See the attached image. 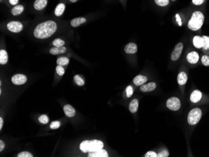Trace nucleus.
<instances>
[{
	"instance_id": "f257e3e1",
	"label": "nucleus",
	"mask_w": 209,
	"mask_h": 157,
	"mask_svg": "<svg viewBox=\"0 0 209 157\" xmlns=\"http://www.w3.org/2000/svg\"><path fill=\"white\" fill-rule=\"evenodd\" d=\"M57 29V23L53 20H48L38 24L33 31V35L35 38L43 40L51 37Z\"/></svg>"
},
{
	"instance_id": "f03ea898",
	"label": "nucleus",
	"mask_w": 209,
	"mask_h": 157,
	"mask_svg": "<svg viewBox=\"0 0 209 157\" xmlns=\"http://www.w3.org/2000/svg\"><path fill=\"white\" fill-rule=\"evenodd\" d=\"M103 145V142L100 140H85L81 143L80 148L83 153H89L102 149Z\"/></svg>"
},
{
	"instance_id": "7ed1b4c3",
	"label": "nucleus",
	"mask_w": 209,
	"mask_h": 157,
	"mask_svg": "<svg viewBox=\"0 0 209 157\" xmlns=\"http://www.w3.org/2000/svg\"><path fill=\"white\" fill-rule=\"evenodd\" d=\"M204 16L202 12L195 11L192 14V18L189 21L188 27L192 31H197L202 26L204 22Z\"/></svg>"
},
{
	"instance_id": "20e7f679",
	"label": "nucleus",
	"mask_w": 209,
	"mask_h": 157,
	"mask_svg": "<svg viewBox=\"0 0 209 157\" xmlns=\"http://www.w3.org/2000/svg\"><path fill=\"white\" fill-rule=\"evenodd\" d=\"M202 117V111L198 108L192 109L188 115V123L190 125L197 124Z\"/></svg>"
},
{
	"instance_id": "39448f33",
	"label": "nucleus",
	"mask_w": 209,
	"mask_h": 157,
	"mask_svg": "<svg viewBox=\"0 0 209 157\" xmlns=\"http://www.w3.org/2000/svg\"><path fill=\"white\" fill-rule=\"evenodd\" d=\"M167 106L172 111L179 110L181 106L180 101L177 97L170 98L167 101Z\"/></svg>"
},
{
	"instance_id": "423d86ee",
	"label": "nucleus",
	"mask_w": 209,
	"mask_h": 157,
	"mask_svg": "<svg viewBox=\"0 0 209 157\" xmlns=\"http://www.w3.org/2000/svg\"><path fill=\"white\" fill-rule=\"evenodd\" d=\"M23 28V25L20 21H12L9 22L7 25V29L12 33H20Z\"/></svg>"
},
{
	"instance_id": "0eeeda50",
	"label": "nucleus",
	"mask_w": 209,
	"mask_h": 157,
	"mask_svg": "<svg viewBox=\"0 0 209 157\" xmlns=\"http://www.w3.org/2000/svg\"><path fill=\"white\" fill-rule=\"evenodd\" d=\"M183 45L181 43H178L175 46V48L171 54V60L172 61H177L180 58L183 50Z\"/></svg>"
},
{
	"instance_id": "6e6552de",
	"label": "nucleus",
	"mask_w": 209,
	"mask_h": 157,
	"mask_svg": "<svg viewBox=\"0 0 209 157\" xmlns=\"http://www.w3.org/2000/svg\"><path fill=\"white\" fill-rule=\"evenodd\" d=\"M27 81V78L25 75L22 74H17L14 75L12 78L11 82L14 85H21L25 84Z\"/></svg>"
},
{
	"instance_id": "1a4fd4ad",
	"label": "nucleus",
	"mask_w": 209,
	"mask_h": 157,
	"mask_svg": "<svg viewBox=\"0 0 209 157\" xmlns=\"http://www.w3.org/2000/svg\"><path fill=\"white\" fill-rule=\"evenodd\" d=\"M48 4V0H35L33 3L34 8L37 11H41L45 9Z\"/></svg>"
},
{
	"instance_id": "9d476101",
	"label": "nucleus",
	"mask_w": 209,
	"mask_h": 157,
	"mask_svg": "<svg viewBox=\"0 0 209 157\" xmlns=\"http://www.w3.org/2000/svg\"><path fill=\"white\" fill-rule=\"evenodd\" d=\"M187 60L190 63L195 64L199 60L198 54L195 51H192L187 54Z\"/></svg>"
},
{
	"instance_id": "9b49d317",
	"label": "nucleus",
	"mask_w": 209,
	"mask_h": 157,
	"mask_svg": "<svg viewBox=\"0 0 209 157\" xmlns=\"http://www.w3.org/2000/svg\"><path fill=\"white\" fill-rule=\"evenodd\" d=\"M89 157H108V154L107 152L103 149H100L94 152H89Z\"/></svg>"
},
{
	"instance_id": "f8f14e48",
	"label": "nucleus",
	"mask_w": 209,
	"mask_h": 157,
	"mask_svg": "<svg viewBox=\"0 0 209 157\" xmlns=\"http://www.w3.org/2000/svg\"><path fill=\"white\" fill-rule=\"evenodd\" d=\"M202 94L199 90L193 91L190 95V101L192 103H197L202 98Z\"/></svg>"
},
{
	"instance_id": "ddd939ff",
	"label": "nucleus",
	"mask_w": 209,
	"mask_h": 157,
	"mask_svg": "<svg viewBox=\"0 0 209 157\" xmlns=\"http://www.w3.org/2000/svg\"><path fill=\"white\" fill-rule=\"evenodd\" d=\"M156 84L153 83V82H151L149 83L148 84H145V85H142L140 87V90L143 92H149V91H153L156 88Z\"/></svg>"
},
{
	"instance_id": "4468645a",
	"label": "nucleus",
	"mask_w": 209,
	"mask_h": 157,
	"mask_svg": "<svg viewBox=\"0 0 209 157\" xmlns=\"http://www.w3.org/2000/svg\"><path fill=\"white\" fill-rule=\"evenodd\" d=\"M125 51L127 54H135L137 51V46L135 43H129L125 47Z\"/></svg>"
},
{
	"instance_id": "2eb2a0df",
	"label": "nucleus",
	"mask_w": 209,
	"mask_h": 157,
	"mask_svg": "<svg viewBox=\"0 0 209 157\" xmlns=\"http://www.w3.org/2000/svg\"><path fill=\"white\" fill-rule=\"evenodd\" d=\"M66 51V49L64 46H60V47L54 46L50 50V54H53V55H57V54H63L65 53Z\"/></svg>"
},
{
	"instance_id": "dca6fc26",
	"label": "nucleus",
	"mask_w": 209,
	"mask_h": 157,
	"mask_svg": "<svg viewBox=\"0 0 209 157\" xmlns=\"http://www.w3.org/2000/svg\"><path fill=\"white\" fill-rule=\"evenodd\" d=\"M86 21H87V20L85 18L78 17V18H75L73 19L71 21L70 24H71L72 26L76 28V27H78V26H80L81 25L83 24V23H86Z\"/></svg>"
},
{
	"instance_id": "f3484780",
	"label": "nucleus",
	"mask_w": 209,
	"mask_h": 157,
	"mask_svg": "<svg viewBox=\"0 0 209 157\" xmlns=\"http://www.w3.org/2000/svg\"><path fill=\"white\" fill-rule=\"evenodd\" d=\"M65 8H66L65 4H64L63 3H59L57 6V7L55 8V12H54L56 17H60V16L62 15L64 13V11L65 10Z\"/></svg>"
},
{
	"instance_id": "a211bd4d",
	"label": "nucleus",
	"mask_w": 209,
	"mask_h": 157,
	"mask_svg": "<svg viewBox=\"0 0 209 157\" xmlns=\"http://www.w3.org/2000/svg\"><path fill=\"white\" fill-rule=\"evenodd\" d=\"M63 110L68 117H73L75 115V109L70 105H66L63 107Z\"/></svg>"
},
{
	"instance_id": "6ab92c4d",
	"label": "nucleus",
	"mask_w": 209,
	"mask_h": 157,
	"mask_svg": "<svg viewBox=\"0 0 209 157\" xmlns=\"http://www.w3.org/2000/svg\"><path fill=\"white\" fill-rule=\"evenodd\" d=\"M193 44L197 48H201L204 46V39L202 37L195 36L193 39Z\"/></svg>"
},
{
	"instance_id": "aec40b11",
	"label": "nucleus",
	"mask_w": 209,
	"mask_h": 157,
	"mask_svg": "<svg viewBox=\"0 0 209 157\" xmlns=\"http://www.w3.org/2000/svg\"><path fill=\"white\" fill-rule=\"evenodd\" d=\"M133 81L136 86H142L147 81V78L143 75H137L134 78Z\"/></svg>"
},
{
	"instance_id": "412c9836",
	"label": "nucleus",
	"mask_w": 209,
	"mask_h": 157,
	"mask_svg": "<svg viewBox=\"0 0 209 157\" xmlns=\"http://www.w3.org/2000/svg\"><path fill=\"white\" fill-rule=\"evenodd\" d=\"M187 79H188V76L186 73L182 72L177 76V82L180 85H184L187 83Z\"/></svg>"
},
{
	"instance_id": "4be33fe9",
	"label": "nucleus",
	"mask_w": 209,
	"mask_h": 157,
	"mask_svg": "<svg viewBox=\"0 0 209 157\" xmlns=\"http://www.w3.org/2000/svg\"><path fill=\"white\" fill-rule=\"evenodd\" d=\"M24 10H25V8L23 5H17L13 8L11 12L13 16H18L24 11Z\"/></svg>"
},
{
	"instance_id": "5701e85b",
	"label": "nucleus",
	"mask_w": 209,
	"mask_h": 157,
	"mask_svg": "<svg viewBox=\"0 0 209 157\" xmlns=\"http://www.w3.org/2000/svg\"><path fill=\"white\" fill-rule=\"evenodd\" d=\"M8 61V56L6 50H1L0 51V64L5 65Z\"/></svg>"
},
{
	"instance_id": "b1692460",
	"label": "nucleus",
	"mask_w": 209,
	"mask_h": 157,
	"mask_svg": "<svg viewBox=\"0 0 209 157\" xmlns=\"http://www.w3.org/2000/svg\"><path fill=\"white\" fill-rule=\"evenodd\" d=\"M138 108V101L137 99H134L130 102L129 105V109L131 113H134L137 112Z\"/></svg>"
},
{
	"instance_id": "393cba45",
	"label": "nucleus",
	"mask_w": 209,
	"mask_h": 157,
	"mask_svg": "<svg viewBox=\"0 0 209 157\" xmlns=\"http://www.w3.org/2000/svg\"><path fill=\"white\" fill-rule=\"evenodd\" d=\"M202 38L204 39V46L202 48L204 52L208 53L209 51V36H203Z\"/></svg>"
},
{
	"instance_id": "a878e982",
	"label": "nucleus",
	"mask_w": 209,
	"mask_h": 157,
	"mask_svg": "<svg viewBox=\"0 0 209 157\" xmlns=\"http://www.w3.org/2000/svg\"><path fill=\"white\" fill-rule=\"evenodd\" d=\"M69 60L67 57H60L58 58L57 61V65L61 66H66L69 63Z\"/></svg>"
},
{
	"instance_id": "bb28decb",
	"label": "nucleus",
	"mask_w": 209,
	"mask_h": 157,
	"mask_svg": "<svg viewBox=\"0 0 209 157\" xmlns=\"http://www.w3.org/2000/svg\"><path fill=\"white\" fill-rule=\"evenodd\" d=\"M52 44L54 46L60 47V46H64V45L65 44V42L63 40H61V39L57 38V39H55V40H53Z\"/></svg>"
},
{
	"instance_id": "cd10ccee",
	"label": "nucleus",
	"mask_w": 209,
	"mask_h": 157,
	"mask_svg": "<svg viewBox=\"0 0 209 157\" xmlns=\"http://www.w3.org/2000/svg\"><path fill=\"white\" fill-rule=\"evenodd\" d=\"M74 81L77 85L79 86H83L85 84L84 80L78 75H76L74 76Z\"/></svg>"
},
{
	"instance_id": "c85d7f7f",
	"label": "nucleus",
	"mask_w": 209,
	"mask_h": 157,
	"mask_svg": "<svg viewBox=\"0 0 209 157\" xmlns=\"http://www.w3.org/2000/svg\"><path fill=\"white\" fill-rule=\"evenodd\" d=\"M38 120H39V122L41 123L47 124L48 123V122H49V119H48V117L46 115H41L39 118H38Z\"/></svg>"
},
{
	"instance_id": "c756f323",
	"label": "nucleus",
	"mask_w": 209,
	"mask_h": 157,
	"mask_svg": "<svg viewBox=\"0 0 209 157\" xmlns=\"http://www.w3.org/2000/svg\"><path fill=\"white\" fill-rule=\"evenodd\" d=\"M155 2L160 6H165L169 4V0H155Z\"/></svg>"
},
{
	"instance_id": "7c9ffc66",
	"label": "nucleus",
	"mask_w": 209,
	"mask_h": 157,
	"mask_svg": "<svg viewBox=\"0 0 209 157\" xmlns=\"http://www.w3.org/2000/svg\"><path fill=\"white\" fill-rule=\"evenodd\" d=\"M56 71L58 75H59L60 76H63L65 74V69L63 67V66L61 65H58L56 68Z\"/></svg>"
},
{
	"instance_id": "2f4dec72",
	"label": "nucleus",
	"mask_w": 209,
	"mask_h": 157,
	"mask_svg": "<svg viewBox=\"0 0 209 157\" xmlns=\"http://www.w3.org/2000/svg\"><path fill=\"white\" fill-rule=\"evenodd\" d=\"M126 93H127V97L130 98L132 95V94L134 93V89L131 86H128L126 88Z\"/></svg>"
},
{
	"instance_id": "473e14b6",
	"label": "nucleus",
	"mask_w": 209,
	"mask_h": 157,
	"mask_svg": "<svg viewBox=\"0 0 209 157\" xmlns=\"http://www.w3.org/2000/svg\"><path fill=\"white\" fill-rule=\"evenodd\" d=\"M60 127V122L58 121H55V122H53L51 124H50V128L53 130H55V129H58L59 127Z\"/></svg>"
},
{
	"instance_id": "72a5a7b5",
	"label": "nucleus",
	"mask_w": 209,
	"mask_h": 157,
	"mask_svg": "<svg viewBox=\"0 0 209 157\" xmlns=\"http://www.w3.org/2000/svg\"><path fill=\"white\" fill-rule=\"evenodd\" d=\"M202 63L204 66H209V57L207 55H204L202 58Z\"/></svg>"
},
{
	"instance_id": "f704fd0d",
	"label": "nucleus",
	"mask_w": 209,
	"mask_h": 157,
	"mask_svg": "<svg viewBox=\"0 0 209 157\" xmlns=\"http://www.w3.org/2000/svg\"><path fill=\"white\" fill-rule=\"evenodd\" d=\"M18 157H33V155L28 152H23L20 153L18 156Z\"/></svg>"
},
{
	"instance_id": "c9c22d12",
	"label": "nucleus",
	"mask_w": 209,
	"mask_h": 157,
	"mask_svg": "<svg viewBox=\"0 0 209 157\" xmlns=\"http://www.w3.org/2000/svg\"><path fill=\"white\" fill-rule=\"evenodd\" d=\"M169 156V153L167 150H162L158 154H157L158 157H167Z\"/></svg>"
},
{
	"instance_id": "e433bc0d",
	"label": "nucleus",
	"mask_w": 209,
	"mask_h": 157,
	"mask_svg": "<svg viewBox=\"0 0 209 157\" xmlns=\"http://www.w3.org/2000/svg\"><path fill=\"white\" fill-rule=\"evenodd\" d=\"M145 157H157V154L154 152H149L145 154Z\"/></svg>"
},
{
	"instance_id": "4c0bfd02",
	"label": "nucleus",
	"mask_w": 209,
	"mask_h": 157,
	"mask_svg": "<svg viewBox=\"0 0 209 157\" xmlns=\"http://www.w3.org/2000/svg\"><path fill=\"white\" fill-rule=\"evenodd\" d=\"M205 0H192V3L195 5H200L204 3Z\"/></svg>"
},
{
	"instance_id": "58836bf2",
	"label": "nucleus",
	"mask_w": 209,
	"mask_h": 157,
	"mask_svg": "<svg viewBox=\"0 0 209 157\" xmlns=\"http://www.w3.org/2000/svg\"><path fill=\"white\" fill-rule=\"evenodd\" d=\"M176 19H177V21L178 23V24H179V26H182V20H181V18L180 17V16L179 14H176Z\"/></svg>"
},
{
	"instance_id": "ea45409f",
	"label": "nucleus",
	"mask_w": 209,
	"mask_h": 157,
	"mask_svg": "<svg viewBox=\"0 0 209 157\" xmlns=\"http://www.w3.org/2000/svg\"><path fill=\"white\" fill-rule=\"evenodd\" d=\"M5 147V144L3 142V141L0 140V152H2L4 150Z\"/></svg>"
},
{
	"instance_id": "a19ab883",
	"label": "nucleus",
	"mask_w": 209,
	"mask_h": 157,
	"mask_svg": "<svg viewBox=\"0 0 209 157\" xmlns=\"http://www.w3.org/2000/svg\"><path fill=\"white\" fill-rule=\"evenodd\" d=\"M19 0H9V3L10 5H13V6H16L17 5V4L18 3Z\"/></svg>"
},
{
	"instance_id": "79ce46f5",
	"label": "nucleus",
	"mask_w": 209,
	"mask_h": 157,
	"mask_svg": "<svg viewBox=\"0 0 209 157\" xmlns=\"http://www.w3.org/2000/svg\"><path fill=\"white\" fill-rule=\"evenodd\" d=\"M3 120L2 118H0V130L2 129L3 127Z\"/></svg>"
},
{
	"instance_id": "37998d69",
	"label": "nucleus",
	"mask_w": 209,
	"mask_h": 157,
	"mask_svg": "<svg viewBox=\"0 0 209 157\" xmlns=\"http://www.w3.org/2000/svg\"><path fill=\"white\" fill-rule=\"evenodd\" d=\"M69 2H70L71 3H76V2H78V0H69Z\"/></svg>"
},
{
	"instance_id": "c03bdc74",
	"label": "nucleus",
	"mask_w": 209,
	"mask_h": 157,
	"mask_svg": "<svg viewBox=\"0 0 209 157\" xmlns=\"http://www.w3.org/2000/svg\"><path fill=\"white\" fill-rule=\"evenodd\" d=\"M172 1H173V2H174V1H175V0H172Z\"/></svg>"
},
{
	"instance_id": "a18cd8bd",
	"label": "nucleus",
	"mask_w": 209,
	"mask_h": 157,
	"mask_svg": "<svg viewBox=\"0 0 209 157\" xmlns=\"http://www.w3.org/2000/svg\"><path fill=\"white\" fill-rule=\"evenodd\" d=\"M0 2H2V0H0Z\"/></svg>"
}]
</instances>
